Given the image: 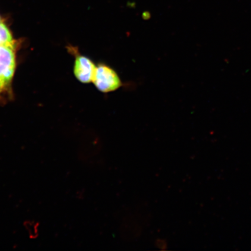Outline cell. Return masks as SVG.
I'll return each mask as SVG.
<instances>
[{
    "instance_id": "6da1fadb",
    "label": "cell",
    "mask_w": 251,
    "mask_h": 251,
    "mask_svg": "<svg viewBox=\"0 0 251 251\" xmlns=\"http://www.w3.org/2000/svg\"><path fill=\"white\" fill-rule=\"evenodd\" d=\"M93 83L97 89L103 93L115 92L123 84L117 72L102 62L97 66Z\"/></svg>"
},
{
    "instance_id": "8992f818",
    "label": "cell",
    "mask_w": 251,
    "mask_h": 251,
    "mask_svg": "<svg viewBox=\"0 0 251 251\" xmlns=\"http://www.w3.org/2000/svg\"><path fill=\"white\" fill-rule=\"evenodd\" d=\"M1 17H0V23H1Z\"/></svg>"
},
{
    "instance_id": "7a4b0ae2",
    "label": "cell",
    "mask_w": 251,
    "mask_h": 251,
    "mask_svg": "<svg viewBox=\"0 0 251 251\" xmlns=\"http://www.w3.org/2000/svg\"><path fill=\"white\" fill-rule=\"evenodd\" d=\"M15 70L14 45H0V92L11 83Z\"/></svg>"
},
{
    "instance_id": "3957f363",
    "label": "cell",
    "mask_w": 251,
    "mask_h": 251,
    "mask_svg": "<svg viewBox=\"0 0 251 251\" xmlns=\"http://www.w3.org/2000/svg\"><path fill=\"white\" fill-rule=\"evenodd\" d=\"M74 72L75 77L80 82L84 84L93 83L97 66L88 56L76 52Z\"/></svg>"
},
{
    "instance_id": "5b68a950",
    "label": "cell",
    "mask_w": 251,
    "mask_h": 251,
    "mask_svg": "<svg viewBox=\"0 0 251 251\" xmlns=\"http://www.w3.org/2000/svg\"><path fill=\"white\" fill-rule=\"evenodd\" d=\"M24 226L26 228L30 238H36L39 235V223L32 221H27L24 223Z\"/></svg>"
},
{
    "instance_id": "277c9868",
    "label": "cell",
    "mask_w": 251,
    "mask_h": 251,
    "mask_svg": "<svg viewBox=\"0 0 251 251\" xmlns=\"http://www.w3.org/2000/svg\"><path fill=\"white\" fill-rule=\"evenodd\" d=\"M14 45V42L7 26L0 23V45Z\"/></svg>"
}]
</instances>
